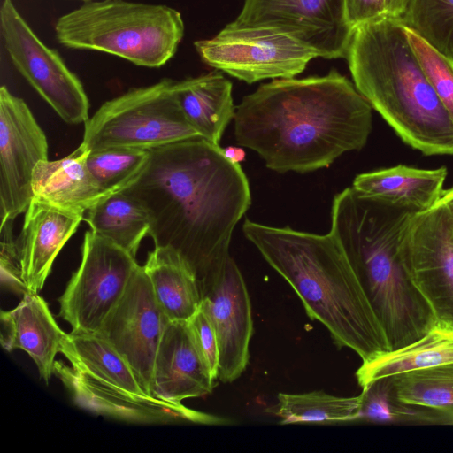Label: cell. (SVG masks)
I'll list each match as a JSON object with an SVG mask.
<instances>
[{"instance_id": "1", "label": "cell", "mask_w": 453, "mask_h": 453, "mask_svg": "<svg viewBox=\"0 0 453 453\" xmlns=\"http://www.w3.org/2000/svg\"><path fill=\"white\" fill-rule=\"evenodd\" d=\"M121 192L147 211L155 246L187 260L200 289L230 257L233 231L251 203L240 165L203 137L150 150L145 167Z\"/></svg>"}, {"instance_id": "2", "label": "cell", "mask_w": 453, "mask_h": 453, "mask_svg": "<svg viewBox=\"0 0 453 453\" xmlns=\"http://www.w3.org/2000/svg\"><path fill=\"white\" fill-rule=\"evenodd\" d=\"M235 110L238 143L280 173L327 167L364 148L372 128V107L335 69L324 76L273 80Z\"/></svg>"}, {"instance_id": "3", "label": "cell", "mask_w": 453, "mask_h": 453, "mask_svg": "<svg viewBox=\"0 0 453 453\" xmlns=\"http://www.w3.org/2000/svg\"><path fill=\"white\" fill-rule=\"evenodd\" d=\"M245 237L294 289L307 315L339 348L366 361L391 350L386 332L343 250L330 234H316L245 219Z\"/></svg>"}, {"instance_id": "4", "label": "cell", "mask_w": 453, "mask_h": 453, "mask_svg": "<svg viewBox=\"0 0 453 453\" xmlns=\"http://www.w3.org/2000/svg\"><path fill=\"white\" fill-rule=\"evenodd\" d=\"M358 92L398 137L424 155H453V119L425 75L400 19L354 28L345 58Z\"/></svg>"}, {"instance_id": "5", "label": "cell", "mask_w": 453, "mask_h": 453, "mask_svg": "<svg viewBox=\"0 0 453 453\" xmlns=\"http://www.w3.org/2000/svg\"><path fill=\"white\" fill-rule=\"evenodd\" d=\"M413 214L352 187L335 195L332 203L329 233L360 280L391 349L418 340L436 323L399 258V242Z\"/></svg>"}, {"instance_id": "6", "label": "cell", "mask_w": 453, "mask_h": 453, "mask_svg": "<svg viewBox=\"0 0 453 453\" xmlns=\"http://www.w3.org/2000/svg\"><path fill=\"white\" fill-rule=\"evenodd\" d=\"M55 374L79 407L142 425H224L230 420L148 395L123 357L98 334L69 333Z\"/></svg>"}, {"instance_id": "7", "label": "cell", "mask_w": 453, "mask_h": 453, "mask_svg": "<svg viewBox=\"0 0 453 453\" xmlns=\"http://www.w3.org/2000/svg\"><path fill=\"white\" fill-rule=\"evenodd\" d=\"M54 31L65 48L104 52L138 66L159 68L177 52L185 25L181 13L167 5L97 0L60 16Z\"/></svg>"}, {"instance_id": "8", "label": "cell", "mask_w": 453, "mask_h": 453, "mask_svg": "<svg viewBox=\"0 0 453 453\" xmlns=\"http://www.w3.org/2000/svg\"><path fill=\"white\" fill-rule=\"evenodd\" d=\"M174 82L164 78L106 101L85 122L81 143L90 151L114 147L150 150L201 137L180 108Z\"/></svg>"}, {"instance_id": "9", "label": "cell", "mask_w": 453, "mask_h": 453, "mask_svg": "<svg viewBox=\"0 0 453 453\" xmlns=\"http://www.w3.org/2000/svg\"><path fill=\"white\" fill-rule=\"evenodd\" d=\"M194 47L203 63L249 84L293 78L319 58L315 50L285 29L234 22L212 38L196 41Z\"/></svg>"}, {"instance_id": "10", "label": "cell", "mask_w": 453, "mask_h": 453, "mask_svg": "<svg viewBox=\"0 0 453 453\" xmlns=\"http://www.w3.org/2000/svg\"><path fill=\"white\" fill-rule=\"evenodd\" d=\"M137 266L128 252L87 231L81 264L58 300V316L71 326V333L97 334Z\"/></svg>"}, {"instance_id": "11", "label": "cell", "mask_w": 453, "mask_h": 453, "mask_svg": "<svg viewBox=\"0 0 453 453\" xmlns=\"http://www.w3.org/2000/svg\"><path fill=\"white\" fill-rule=\"evenodd\" d=\"M0 28L17 71L63 120L85 123L89 119V101L81 81L58 51L41 41L12 0L2 2Z\"/></svg>"}, {"instance_id": "12", "label": "cell", "mask_w": 453, "mask_h": 453, "mask_svg": "<svg viewBox=\"0 0 453 453\" xmlns=\"http://www.w3.org/2000/svg\"><path fill=\"white\" fill-rule=\"evenodd\" d=\"M398 254L436 322L453 326V217L445 203L410 218Z\"/></svg>"}, {"instance_id": "13", "label": "cell", "mask_w": 453, "mask_h": 453, "mask_svg": "<svg viewBox=\"0 0 453 453\" xmlns=\"http://www.w3.org/2000/svg\"><path fill=\"white\" fill-rule=\"evenodd\" d=\"M48 142L25 101L0 88V217L12 221L28 208L36 165L48 160Z\"/></svg>"}, {"instance_id": "14", "label": "cell", "mask_w": 453, "mask_h": 453, "mask_svg": "<svg viewBox=\"0 0 453 453\" xmlns=\"http://www.w3.org/2000/svg\"><path fill=\"white\" fill-rule=\"evenodd\" d=\"M169 321L143 266L138 265L124 295L97 334L128 364L150 395L155 357Z\"/></svg>"}, {"instance_id": "15", "label": "cell", "mask_w": 453, "mask_h": 453, "mask_svg": "<svg viewBox=\"0 0 453 453\" xmlns=\"http://www.w3.org/2000/svg\"><path fill=\"white\" fill-rule=\"evenodd\" d=\"M233 22L280 27L326 59L345 58L353 33L344 0H244Z\"/></svg>"}, {"instance_id": "16", "label": "cell", "mask_w": 453, "mask_h": 453, "mask_svg": "<svg viewBox=\"0 0 453 453\" xmlns=\"http://www.w3.org/2000/svg\"><path fill=\"white\" fill-rule=\"evenodd\" d=\"M201 308L217 336L219 379L225 383L233 382L249 363L253 320L244 279L231 257L217 276L201 288Z\"/></svg>"}, {"instance_id": "17", "label": "cell", "mask_w": 453, "mask_h": 453, "mask_svg": "<svg viewBox=\"0 0 453 453\" xmlns=\"http://www.w3.org/2000/svg\"><path fill=\"white\" fill-rule=\"evenodd\" d=\"M82 220L83 214L33 197L17 237L21 280L27 292L42 289L57 256Z\"/></svg>"}, {"instance_id": "18", "label": "cell", "mask_w": 453, "mask_h": 453, "mask_svg": "<svg viewBox=\"0 0 453 453\" xmlns=\"http://www.w3.org/2000/svg\"><path fill=\"white\" fill-rule=\"evenodd\" d=\"M215 382L195 344L188 321H169L155 357L152 395L181 403L211 393Z\"/></svg>"}, {"instance_id": "19", "label": "cell", "mask_w": 453, "mask_h": 453, "mask_svg": "<svg viewBox=\"0 0 453 453\" xmlns=\"http://www.w3.org/2000/svg\"><path fill=\"white\" fill-rule=\"evenodd\" d=\"M66 335L38 293L27 292L16 307L1 311L2 347L28 354L46 384L55 374L56 356Z\"/></svg>"}, {"instance_id": "20", "label": "cell", "mask_w": 453, "mask_h": 453, "mask_svg": "<svg viewBox=\"0 0 453 453\" xmlns=\"http://www.w3.org/2000/svg\"><path fill=\"white\" fill-rule=\"evenodd\" d=\"M448 169L403 165L357 175L352 187L360 194L395 208L418 213L439 203Z\"/></svg>"}, {"instance_id": "21", "label": "cell", "mask_w": 453, "mask_h": 453, "mask_svg": "<svg viewBox=\"0 0 453 453\" xmlns=\"http://www.w3.org/2000/svg\"><path fill=\"white\" fill-rule=\"evenodd\" d=\"M89 152L81 143L63 158L39 162L33 175V197L85 216L89 208L110 196L102 190L88 170Z\"/></svg>"}, {"instance_id": "22", "label": "cell", "mask_w": 453, "mask_h": 453, "mask_svg": "<svg viewBox=\"0 0 453 453\" xmlns=\"http://www.w3.org/2000/svg\"><path fill=\"white\" fill-rule=\"evenodd\" d=\"M232 82L219 71L175 81L174 93L189 125L207 141L219 145L234 117Z\"/></svg>"}, {"instance_id": "23", "label": "cell", "mask_w": 453, "mask_h": 453, "mask_svg": "<svg viewBox=\"0 0 453 453\" xmlns=\"http://www.w3.org/2000/svg\"><path fill=\"white\" fill-rule=\"evenodd\" d=\"M142 266L170 321H188L197 312L202 302L198 279L179 252L170 247L155 246Z\"/></svg>"}, {"instance_id": "24", "label": "cell", "mask_w": 453, "mask_h": 453, "mask_svg": "<svg viewBox=\"0 0 453 453\" xmlns=\"http://www.w3.org/2000/svg\"><path fill=\"white\" fill-rule=\"evenodd\" d=\"M452 362L453 326L436 322L418 340L362 361L356 376L364 388L379 379Z\"/></svg>"}, {"instance_id": "25", "label": "cell", "mask_w": 453, "mask_h": 453, "mask_svg": "<svg viewBox=\"0 0 453 453\" xmlns=\"http://www.w3.org/2000/svg\"><path fill=\"white\" fill-rule=\"evenodd\" d=\"M84 220L95 234L134 257L150 228L145 209L123 192L110 195L96 203L86 211Z\"/></svg>"}, {"instance_id": "26", "label": "cell", "mask_w": 453, "mask_h": 453, "mask_svg": "<svg viewBox=\"0 0 453 453\" xmlns=\"http://www.w3.org/2000/svg\"><path fill=\"white\" fill-rule=\"evenodd\" d=\"M361 395L337 396L323 390L303 394L280 393L277 403L267 411L280 418V424H334L357 421Z\"/></svg>"}, {"instance_id": "27", "label": "cell", "mask_w": 453, "mask_h": 453, "mask_svg": "<svg viewBox=\"0 0 453 453\" xmlns=\"http://www.w3.org/2000/svg\"><path fill=\"white\" fill-rule=\"evenodd\" d=\"M402 403L443 410L453 407V362L390 376Z\"/></svg>"}, {"instance_id": "28", "label": "cell", "mask_w": 453, "mask_h": 453, "mask_svg": "<svg viewBox=\"0 0 453 453\" xmlns=\"http://www.w3.org/2000/svg\"><path fill=\"white\" fill-rule=\"evenodd\" d=\"M357 421L437 425L434 409L409 405L394 395L390 378L374 380L362 388Z\"/></svg>"}, {"instance_id": "29", "label": "cell", "mask_w": 453, "mask_h": 453, "mask_svg": "<svg viewBox=\"0 0 453 453\" xmlns=\"http://www.w3.org/2000/svg\"><path fill=\"white\" fill-rule=\"evenodd\" d=\"M149 157L150 150L114 147L90 151L87 165L102 190L112 195L135 180Z\"/></svg>"}, {"instance_id": "30", "label": "cell", "mask_w": 453, "mask_h": 453, "mask_svg": "<svg viewBox=\"0 0 453 453\" xmlns=\"http://www.w3.org/2000/svg\"><path fill=\"white\" fill-rule=\"evenodd\" d=\"M400 19L435 49L453 58V0H410Z\"/></svg>"}, {"instance_id": "31", "label": "cell", "mask_w": 453, "mask_h": 453, "mask_svg": "<svg viewBox=\"0 0 453 453\" xmlns=\"http://www.w3.org/2000/svg\"><path fill=\"white\" fill-rule=\"evenodd\" d=\"M408 42L436 95L453 119V58L405 27Z\"/></svg>"}, {"instance_id": "32", "label": "cell", "mask_w": 453, "mask_h": 453, "mask_svg": "<svg viewBox=\"0 0 453 453\" xmlns=\"http://www.w3.org/2000/svg\"><path fill=\"white\" fill-rule=\"evenodd\" d=\"M0 233L2 284L23 296L27 290L21 280L18 239L12 234V221L1 224Z\"/></svg>"}, {"instance_id": "33", "label": "cell", "mask_w": 453, "mask_h": 453, "mask_svg": "<svg viewBox=\"0 0 453 453\" xmlns=\"http://www.w3.org/2000/svg\"><path fill=\"white\" fill-rule=\"evenodd\" d=\"M188 324L199 351V354L208 368L211 377L219 379V345L214 328L210 319L201 308L188 320Z\"/></svg>"}, {"instance_id": "34", "label": "cell", "mask_w": 453, "mask_h": 453, "mask_svg": "<svg viewBox=\"0 0 453 453\" xmlns=\"http://www.w3.org/2000/svg\"><path fill=\"white\" fill-rule=\"evenodd\" d=\"M346 16L353 28L387 16L385 0H344Z\"/></svg>"}, {"instance_id": "35", "label": "cell", "mask_w": 453, "mask_h": 453, "mask_svg": "<svg viewBox=\"0 0 453 453\" xmlns=\"http://www.w3.org/2000/svg\"><path fill=\"white\" fill-rule=\"evenodd\" d=\"M410 0H385L387 16L401 19Z\"/></svg>"}, {"instance_id": "36", "label": "cell", "mask_w": 453, "mask_h": 453, "mask_svg": "<svg viewBox=\"0 0 453 453\" xmlns=\"http://www.w3.org/2000/svg\"><path fill=\"white\" fill-rule=\"evenodd\" d=\"M224 156L234 164H240L245 158V151L236 146H227L222 149Z\"/></svg>"}, {"instance_id": "37", "label": "cell", "mask_w": 453, "mask_h": 453, "mask_svg": "<svg viewBox=\"0 0 453 453\" xmlns=\"http://www.w3.org/2000/svg\"><path fill=\"white\" fill-rule=\"evenodd\" d=\"M436 411L439 425H453V407Z\"/></svg>"}, {"instance_id": "38", "label": "cell", "mask_w": 453, "mask_h": 453, "mask_svg": "<svg viewBox=\"0 0 453 453\" xmlns=\"http://www.w3.org/2000/svg\"><path fill=\"white\" fill-rule=\"evenodd\" d=\"M440 201L446 204L453 217V186L446 190H443Z\"/></svg>"}, {"instance_id": "39", "label": "cell", "mask_w": 453, "mask_h": 453, "mask_svg": "<svg viewBox=\"0 0 453 453\" xmlns=\"http://www.w3.org/2000/svg\"><path fill=\"white\" fill-rule=\"evenodd\" d=\"M84 2H89V1H97V0H82Z\"/></svg>"}]
</instances>
